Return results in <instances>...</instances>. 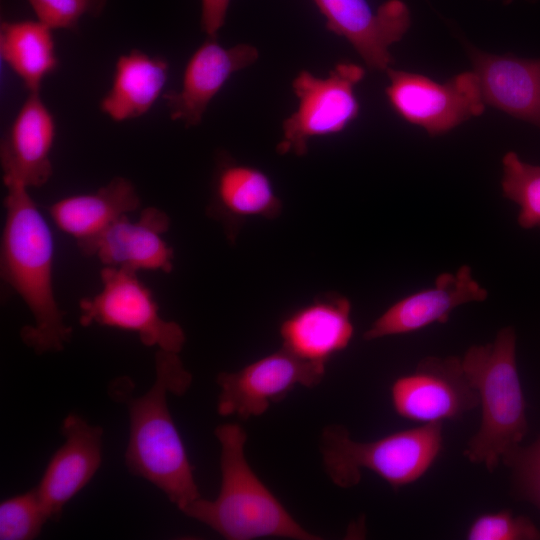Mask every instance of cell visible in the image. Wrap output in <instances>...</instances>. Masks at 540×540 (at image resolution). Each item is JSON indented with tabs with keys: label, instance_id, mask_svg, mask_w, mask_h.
<instances>
[{
	"label": "cell",
	"instance_id": "obj_30",
	"mask_svg": "<svg viewBox=\"0 0 540 540\" xmlns=\"http://www.w3.org/2000/svg\"><path fill=\"white\" fill-rule=\"evenodd\" d=\"M502 1H503L504 3H510V2H512V1H514V0H502Z\"/></svg>",
	"mask_w": 540,
	"mask_h": 540
},
{
	"label": "cell",
	"instance_id": "obj_29",
	"mask_svg": "<svg viewBox=\"0 0 540 540\" xmlns=\"http://www.w3.org/2000/svg\"><path fill=\"white\" fill-rule=\"evenodd\" d=\"M533 444L540 449V438Z\"/></svg>",
	"mask_w": 540,
	"mask_h": 540
},
{
	"label": "cell",
	"instance_id": "obj_11",
	"mask_svg": "<svg viewBox=\"0 0 540 540\" xmlns=\"http://www.w3.org/2000/svg\"><path fill=\"white\" fill-rule=\"evenodd\" d=\"M326 19V28L344 37L368 68L386 71L394 63L390 47L411 24L410 11L401 0H388L373 10L367 0H313Z\"/></svg>",
	"mask_w": 540,
	"mask_h": 540
},
{
	"label": "cell",
	"instance_id": "obj_17",
	"mask_svg": "<svg viewBox=\"0 0 540 540\" xmlns=\"http://www.w3.org/2000/svg\"><path fill=\"white\" fill-rule=\"evenodd\" d=\"M55 135L54 116L40 92L28 93L0 143L3 178L28 188L44 186L53 174Z\"/></svg>",
	"mask_w": 540,
	"mask_h": 540
},
{
	"label": "cell",
	"instance_id": "obj_3",
	"mask_svg": "<svg viewBox=\"0 0 540 540\" xmlns=\"http://www.w3.org/2000/svg\"><path fill=\"white\" fill-rule=\"evenodd\" d=\"M214 434L220 444L219 494L214 500L195 499L182 513L227 540L321 539L304 529L252 470L245 457L247 434L241 425L225 423Z\"/></svg>",
	"mask_w": 540,
	"mask_h": 540
},
{
	"label": "cell",
	"instance_id": "obj_18",
	"mask_svg": "<svg viewBox=\"0 0 540 540\" xmlns=\"http://www.w3.org/2000/svg\"><path fill=\"white\" fill-rule=\"evenodd\" d=\"M141 198L134 183L115 176L90 193L63 197L48 206L53 223L72 237L84 256H94L96 245L117 219L136 211Z\"/></svg>",
	"mask_w": 540,
	"mask_h": 540
},
{
	"label": "cell",
	"instance_id": "obj_19",
	"mask_svg": "<svg viewBox=\"0 0 540 540\" xmlns=\"http://www.w3.org/2000/svg\"><path fill=\"white\" fill-rule=\"evenodd\" d=\"M170 222L167 213L153 206L142 209L136 221L124 215L102 234L94 256L104 266L170 273L174 250L163 239Z\"/></svg>",
	"mask_w": 540,
	"mask_h": 540
},
{
	"label": "cell",
	"instance_id": "obj_7",
	"mask_svg": "<svg viewBox=\"0 0 540 540\" xmlns=\"http://www.w3.org/2000/svg\"><path fill=\"white\" fill-rule=\"evenodd\" d=\"M102 289L79 301L81 326L98 324L139 336L143 345L180 353L186 342L182 327L165 320L151 290L137 272L104 266L100 271Z\"/></svg>",
	"mask_w": 540,
	"mask_h": 540
},
{
	"label": "cell",
	"instance_id": "obj_2",
	"mask_svg": "<svg viewBox=\"0 0 540 540\" xmlns=\"http://www.w3.org/2000/svg\"><path fill=\"white\" fill-rule=\"evenodd\" d=\"M3 182L1 278L23 300L34 320L20 330V337L36 354L60 352L70 342L72 328L65 324L55 298L52 231L29 188L15 179L3 178Z\"/></svg>",
	"mask_w": 540,
	"mask_h": 540
},
{
	"label": "cell",
	"instance_id": "obj_23",
	"mask_svg": "<svg viewBox=\"0 0 540 540\" xmlns=\"http://www.w3.org/2000/svg\"><path fill=\"white\" fill-rule=\"evenodd\" d=\"M502 166V192L518 205V224L524 229L540 227V165L524 162L509 151L502 159Z\"/></svg>",
	"mask_w": 540,
	"mask_h": 540
},
{
	"label": "cell",
	"instance_id": "obj_27",
	"mask_svg": "<svg viewBox=\"0 0 540 540\" xmlns=\"http://www.w3.org/2000/svg\"><path fill=\"white\" fill-rule=\"evenodd\" d=\"M513 472L518 495L540 509V449L518 446L502 458Z\"/></svg>",
	"mask_w": 540,
	"mask_h": 540
},
{
	"label": "cell",
	"instance_id": "obj_21",
	"mask_svg": "<svg viewBox=\"0 0 540 540\" xmlns=\"http://www.w3.org/2000/svg\"><path fill=\"white\" fill-rule=\"evenodd\" d=\"M169 63L140 49L121 54L111 86L99 101L100 111L115 122L142 117L163 96Z\"/></svg>",
	"mask_w": 540,
	"mask_h": 540
},
{
	"label": "cell",
	"instance_id": "obj_28",
	"mask_svg": "<svg viewBox=\"0 0 540 540\" xmlns=\"http://www.w3.org/2000/svg\"><path fill=\"white\" fill-rule=\"evenodd\" d=\"M230 0H201V29L207 37H217L224 26Z\"/></svg>",
	"mask_w": 540,
	"mask_h": 540
},
{
	"label": "cell",
	"instance_id": "obj_26",
	"mask_svg": "<svg viewBox=\"0 0 540 540\" xmlns=\"http://www.w3.org/2000/svg\"><path fill=\"white\" fill-rule=\"evenodd\" d=\"M36 18L52 30L76 31L85 16L99 17L109 0H26Z\"/></svg>",
	"mask_w": 540,
	"mask_h": 540
},
{
	"label": "cell",
	"instance_id": "obj_14",
	"mask_svg": "<svg viewBox=\"0 0 540 540\" xmlns=\"http://www.w3.org/2000/svg\"><path fill=\"white\" fill-rule=\"evenodd\" d=\"M487 296V290L473 277L471 268L462 265L456 272L440 274L432 287L393 303L364 332L363 339L403 335L433 323H446L458 306L482 302Z\"/></svg>",
	"mask_w": 540,
	"mask_h": 540
},
{
	"label": "cell",
	"instance_id": "obj_8",
	"mask_svg": "<svg viewBox=\"0 0 540 540\" xmlns=\"http://www.w3.org/2000/svg\"><path fill=\"white\" fill-rule=\"evenodd\" d=\"M385 94L392 109L405 121L424 128L429 135L444 134L485 109L480 85L473 71L447 82L388 68Z\"/></svg>",
	"mask_w": 540,
	"mask_h": 540
},
{
	"label": "cell",
	"instance_id": "obj_16",
	"mask_svg": "<svg viewBox=\"0 0 540 540\" xmlns=\"http://www.w3.org/2000/svg\"><path fill=\"white\" fill-rule=\"evenodd\" d=\"M279 334L283 348L302 360L326 366L354 336L351 301L336 292L321 294L287 316Z\"/></svg>",
	"mask_w": 540,
	"mask_h": 540
},
{
	"label": "cell",
	"instance_id": "obj_24",
	"mask_svg": "<svg viewBox=\"0 0 540 540\" xmlns=\"http://www.w3.org/2000/svg\"><path fill=\"white\" fill-rule=\"evenodd\" d=\"M47 520L50 519L34 487L0 503V539H35Z\"/></svg>",
	"mask_w": 540,
	"mask_h": 540
},
{
	"label": "cell",
	"instance_id": "obj_25",
	"mask_svg": "<svg viewBox=\"0 0 540 540\" xmlns=\"http://www.w3.org/2000/svg\"><path fill=\"white\" fill-rule=\"evenodd\" d=\"M468 540H540V530L525 516L510 510L484 513L474 519L466 532Z\"/></svg>",
	"mask_w": 540,
	"mask_h": 540
},
{
	"label": "cell",
	"instance_id": "obj_9",
	"mask_svg": "<svg viewBox=\"0 0 540 540\" xmlns=\"http://www.w3.org/2000/svg\"><path fill=\"white\" fill-rule=\"evenodd\" d=\"M325 368L302 360L281 346L235 372L218 374L217 412L242 419L260 416L296 386H317Z\"/></svg>",
	"mask_w": 540,
	"mask_h": 540
},
{
	"label": "cell",
	"instance_id": "obj_15",
	"mask_svg": "<svg viewBox=\"0 0 540 540\" xmlns=\"http://www.w3.org/2000/svg\"><path fill=\"white\" fill-rule=\"evenodd\" d=\"M60 430L65 442L51 457L35 487L53 521L60 519L66 503L91 481L102 462V427L69 414Z\"/></svg>",
	"mask_w": 540,
	"mask_h": 540
},
{
	"label": "cell",
	"instance_id": "obj_10",
	"mask_svg": "<svg viewBox=\"0 0 540 540\" xmlns=\"http://www.w3.org/2000/svg\"><path fill=\"white\" fill-rule=\"evenodd\" d=\"M391 403L402 418L426 423L455 420L479 405L458 357H426L415 370L396 378Z\"/></svg>",
	"mask_w": 540,
	"mask_h": 540
},
{
	"label": "cell",
	"instance_id": "obj_6",
	"mask_svg": "<svg viewBox=\"0 0 540 540\" xmlns=\"http://www.w3.org/2000/svg\"><path fill=\"white\" fill-rule=\"evenodd\" d=\"M364 76L362 66L349 62L336 64L326 77L301 70L292 81L298 106L283 121L276 151L302 157L312 138L342 132L359 115L360 104L354 89Z\"/></svg>",
	"mask_w": 540,
	"mask_h": 540
},
{
	"label": "cell",
	"instance_id": "obj_4",
	"mask_svg": "<svg viewBox=\"0 0 540 540\" xmlns=\"http://www.w3.org/2000/svg\"><path fill=\"white\" fill-rule=\"evenodd\" d=\"M461 362L482 409L480 427L468 441L464 456L493 472L528 432L514 328L504 327L492 342L469 347Z\"/></svg>",
	"mask_w": 540,
	"mask_h": 540
},
{
	"label": "cell",
	"instance_id": "obj_1",
	"mask_svg": "<svg viewBox=\"0 0 540 540\" xmlns=\"http://www.w3.org/2000/svg\"><path fill=\"white\" fill-rule=\"evenodd\" d=\"M156 378L140 397L129 396L132 380L126 376L110 383L109 394L127 405L130 431L124 455L129 472L159 488L181 511L201 497L181 436L167 404V394L181 396L192 382L179 353L158 349Z\"/></svg>",
	"mask_w": 540,
	"mask_h": 540
},
{
	"label": "cell",
	"instance_id": "obj_12",
	"mask_svg": "<svg viewBox=\"0 0 540 540\" xmlns=\"http://www.w3.org/2000/svg\"><path fill=\"white\" fill-rule=\"evenodd\" d=\"M258 49L247 43L226 48L207 37L185 66L181 86L163 94L170 119L191 128L201 124L209 103L236 72L257 61Z\"/></svg>",
	"mask_w": 540,
	"mask_h": 540
},
{
	"label": "cell",
	"instance_id": "obj_13",
	"mask_svg": "<svg viewBox=\"0 0 540 540\" xmlns=\"http://www.w3.org/2000/svg\"><path fill=\"white\" fill-rule=\"evenodd\" d=\"M282 210V200L265 172L237 162L226 152L219 153L206 213L221 224L230 242L236 240L247 220H274Z\"/></svg>",
	"mask_w": 540,
	"mask_h": 540
},
{
	"label": "cell",
	"instance_id": "obj_5",
	"mask_svg": "<svg viewBox=\"0 0 540 540\" xmlns=\"http://www.w3.org/2000/svg\"><path fill=\"white\" fill-rule=\"evenodd\" d=\"M443 445L442 422L426 423L369 442L355 441L337 424L324 428L320 439L323 466L340 488L356 486L367 469L393 489L420 479L433 465Z\"/></svg>",
	"mask_w": 540,
	"mask_h": 540
},
{
	"label": "cell",
	"instance_id": "obj_20",
	"mask_svg": "<svg viewBox=\"0 0 540 540\" xmlns=\"http://www.w3.org/2000/svg\"><path fill=\"white\" fill-rule=\"evenodd\" d=\"M468 54L484 102L540 126V58L491 54L472 46Z\"/></svg>",
	"mask_w": 540,
	"mask_h": 540
},
{
	"label": "cell",
	"instance_id": "obj_22",
	"mask_svg": "<svg viewBox=\"0 0 540 540\" xmlns=\"http://www.w3.org/2000/svg\"><path fill=\"white\" fill-rule=\"evenodd\" d=\"M52 32L38 19L1 22V59L22 81L27 93L40 92L44 79L58 68Z\"/></svg>",
	"mask_w": 540,
	"mask_h": 540
}]
</instances>
